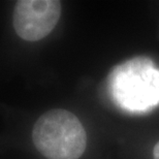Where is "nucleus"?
<instances>
[{
    "instance_id": "1",
    "label": "nucleus",
    "mask_w": 159,
    "mask_h": 159,
    "mask_svg": "<svg viewBox=\"0 0 159 159\" xmlns=\"http://www.w3.org/2000/svg\"><path fill=\"white\" fill-rule=\"evenodd\" d=\"M35 148L48 159H79L85 152L87 134L77 116L56 109L41 115L34 124Z\"/></svg>"
},
{
    "instance_id": "2",
    "label": "nucleus",
    "mask_w": 159,
    "mask_h": 159,
    "mask_svg": "<svg viewBox=\"0 0 159 159\" xmlns=\"http://www.w3.org/2000/svg\"><path fill=\"white\" fill-rule=\"evenodd\" d=\"M110 79L114 97L125 109L147 110L159 101V70L146 57L116 66Z\"/></svg>"
},
{
    "instance_id": "3",
    "label": "nucleus",
    "mask_w": 159,
    "mask_h": 159,
    "mask_svg": "<svg viewBox=\"0 0 159 159\" xmlns=\"http://www.w3.org/2000/svg\"><path fill=\"white\" fill-rule=\"evenodd\" d=\"M61 16L57 0H21L14 11V28L21 39L37 41L52 32Z\"/></svg>"
},
{
    "instance_id": "4",
    "label": "nucleus",
    "mask_w": 159,
    "mask_h": 159,
    "mask_svg": "<svg viewBox=\"0 0 159 159\" xmlns=\"http://www.w3.org/2000/svg\"><path fill=\"white\" fill-rule=\"evenodd\" d=\"M153 157H154V159H159V142L155 145V147H154Z\"/></svg>"
}]
</instances>
